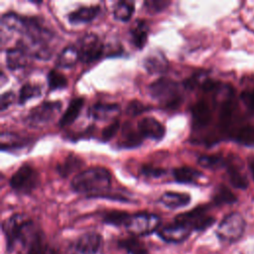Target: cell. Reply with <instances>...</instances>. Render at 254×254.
<instances>
[{"mask_svg": "<svg viewBox=\"0 0 254 254\" xmlns=\"http://www.w3.org/2000/svg\"><path fill=\"white\" fill-rule=\"evenodd\" d=\"M25 254H57L56 250L51 248L46 242V238L42 230L40 229L32 239L23 248Z\"/></svg>", "mask_w": 254, "mask_h": 254, "instance_id": "obj_19", "label": "cell"}, {"mask_svg": "<svg viewBox=\"0 0 254 254\" xmlns=\"http://www.w3.org/2000/svg\"><path fill=\"white\" fill-rule=\"evenodd\" d=\"M150 96L167 108L175 109L183 101L180 84L167 77H160L148 86Z\"/></svg>", "mask_w": 254, "mask_h": 254, "instance_id": "obj_3", "label": "cell"}, {"mask_svg": "<svg viewBox=\"0 0 254 254\" xmlns=\"http://www.w3.org/2000/svg\"><path fill=\"white\" fill-rule=\"evenodd\" d=\"M235 141L248 147H254V126L240 127L234 137Z\"/></svg>", "mask_w": 254, "mask_h": 254, "instance_id": "obj_36", "label": "cell"}, {"mask_svg": "<svg viewBox=\"0 0 254 254\" xmlns=\"http://www.w3.org/2000/svg\"><path fill=\"white\" fill-rule=\"evenodd\" d=\"M227 174L229 181L234 188L245 190L248 187L247 177L235 165H228Z\"/></svg>", "mask_w": 254, "mask_h": 254, "instance_id": "obj_30", "label": "cell"}, {"mask_svg": "<svg viewBox=\"0 0 254 254\" xmlns=\"http://www.w3.org/2000/svg\"><path fill=\"white\" fill-rule=\"evenodd\" d=\"M134 3L131 1H118L113 5V17L121 22L130 20L134 12Z\"/></svg>", "mask_w": 254, "mask_h": 254, "instance_id": "obj_28", "label": "cell"}, {"mask_svg": "<svg viewBox=\"0 0 254 254\" xmlns=\"http://www.w3.org/2000/svg\"><path fill=\"white\" fill-rule=\"evenodd\" d=\"M143 137L140 135L138 129L134 130L130 124L125 123L122 129V136L120 145L123 148H134L142 143Z\"/></svg>", "mask_w": 254, "mask_h": 254, "instance_id": "obj_27", "label": "cell"}, {"mask_svg": "<svg viewBox=\"0 0 254 254\" xmlns=\"http://www.w3.org/2000/svg\"><path fill=\"white\" fill-rule=\"evenodd\" d=\"M111 185V174L104 167H91L77 173L70 187L75 192L86 193L90 197H103Z\"/></svg>", "mask_w": 254, "mask_h": 254, "instance_id": "obj_2", "label": "cell"}, {"mask_svg": "<svg viewBox=\"0 0 254 254\" xmlns=\"http://www.w3.org/2000/svg\"><path fill=\"white\" fill-rule=\"evenodd\" d=\"M149 107L145 106L143 103H141L138 100H133L128 104V107L126 108V112L128 114H130L131 116H136L141 114L142 112H144L146 109H148Z\"/></svg>", "mask_w": 254, "mask_h": 254, "instance_id": "obj_42", "label": "cell"}, {"mask_svg": "<svg viewBox=\"0 0 254 254\" xmlns=\"http://www.w3.org/2000/svg\"><path fill=\"white\" fill-rule=\"evenodd\" d=\"M79 61L78 51L75 45H69L64 48L58 55L56 60V65L58 67H71Z\"/></svg>", "mask_w": 254, "mask_h": 254, "instance_id": "obj_24", "label": "cell"}, {"mask_svg": "<svg viewBox=\"0 0 254 254\" xmlns=\"http://www.w3.org/2000/svg\"><path fill=\"white\" fill-rule=\"evenodd\" d=\"M28 217L24 214L16 213L6 218L2 223V231L4 233L7 245V251H13L16 247L21 230Z\"/></svg>", "mask_w": 254, "mask_h": 254, "instance_id": "obj_10", "label": "cell"}, {"mask_svg": "<svg viewBox=\"0 0 254 254\" xmlns=\"http://www.w3.org/2000/svg\"><path fill=\"white\" fill-rule=\"evenodd\" d=\"M1 24L7 30L17 32L23 36L18 45L26 49L31 58L48 60L52 57L53 51L49 43L54 38V34L37 17H27L15 12H7L2 15Z\"/></svg>", "mask_w": 254, "mask_h": 254, "instance_id": "obj_1", "label": "cell"}, {"mask_svg": "<svg viewBox=\"0 0 254 254\" xmlns=\"http://www.w3.org/2000/svg\"><path fill=\"white\" fill-rule=\"evenodd\" d=\"M47 81L50 90L64 89L67 86L66 77L56 69H51L47 75Z\"/></svg>", "mask_w": 254, "mask_h": 254, "instance_id": "obj_35", "label": "cell"}, {"mask_svg": "<svg viewBox=\"0 0 254 254\" xmlns=\"http://www.w3.org/2000/svg\"><path fill=\"white\" fill-rule=\"evenodd\" d=\"M191 231L187 225L174 220V222L159 229L158 235L168 243H181L190 237Z\"/></svg>", "mask_w": 254, "mask_h": 254, "instance_id": "obj_11", "label": "cell"}, {"mask_svg": "<svg viewBox=\"0 0 254 254\" xmlns=\"http://www.w3.org/2000/svg\"><path fill=\"white\" fill-rule=\"evenodd\" d=\"M248 167H249V170L252 174V178L254 180V158L253 157L248 159Z\"/></svg>", "mask_w": 254, "mask_h": 254, "instance_id": "obj_44", "label": "cell"}, {"mask_svg": "<svg viewBox=\"0 0 254 254\" xmlns=\"http://www.w3.org/2000/svg\"><path fill=\"white\" fill-rule=\"evenodd\" d=\"M161 223V218L157 214L149 212H137L130 214L124 227L135 236L149 235L156 231Z\"/></svg>", "mask_w": 254, "mask_h": 254, "instance_id": "obj_6", "label": "cell"}, {"mask_svg": "<svg viewBox=\"0 0 254 254\" xmlns=\"http://www.w3.org/2000/svg\"><path fill=\"white\" fill-rule=\"evenodd\" d=\"M149 27L145 20L137 19L130 27L129 36L130 42L137 50H142L147 44Z\"/></svg>", "mask_w": 254, "mask_h": 254, "instance_id": "obj_17", "label": "cell"}, {"mask_svg": "<svg viewBox=\"0 0 254 254\" xmlns=\"http://www.w3.org/2000/svg\"><path fill=\"white\" fill-rule=\"evenodd\" d=\"M129 213L126 211L121 210H111L107 211L103 214L102 220L104 223L114 225V226H124L128 217Z\"/></svg>", "mask_w": 254, "mask_h": 254, "instance_id": "obj_34", "label": "cell"}, {"mask_svg": "<svg viewBox=\"0 0 254 254\" xmlns=\"http://www.w3.org/2000/svg\"><path fill=\"white\" fill-rule=\"evenodd\" d=\"M245 229V220L238 212H232L226 215L219 223L216 234L220 241L225 243H234L239 240Z\"/></svg>", "mask_w": 254, "mask_h": 254, "instance_id": "obj_7", "label": "cell"}, {"mask_svg": "<svg viewBox=\"0 0 254 254\" xmlns=\"http://www.w3.org/2000/svg\"><path fill=\"white\" fill-rule=\"evenodd\" d=\"M40 185V175L29 164L21 165L9 180L11 189L21 194H29Z\"/></svg>", "mask_w": 254, "mask_h": 254, "instance_id": "obj_4", "label": "cell"}, {"mask_svg": "<svg viewBox=\"0 0 254 254\" xmlns=\"http://www.w3.org/2000/svg\"><path fill=\"white\" fill-rule=\"evenodd\" d=\"M212 198L215 204H228L236 201L235 194L224 185H219L216 188Z\"/></svg>", "mask_w": 254, "mask_h": 254, "instance_id": "obj_33", "label": "cell"}, {"mask_svg": "<svg viewBox=\"0 0 254 254\" xmlns=\"http://www.w3.org/2000/svg\"><path fill=\"white\" fill-rule=\"evenodd\" d=\"M190 201V196L185 192H176V191H166L160 198L159 202L165 205L170 209H177L188 205Z\"/></svg>", "mask_w": 254, "mask_h": 254, "instance_id": "obj_21", "label": "cell"}, {"mask_svg": "<svg viewBox=\"0 0 254 254\" xmlns=\"http://www.w3.org/2000/svg\"><path fill=\"white\" fill-rule=\"evenodd\" d=\"M170 4V1L165 0H149L144 2V7L150 13H158L166 9Z\"/></svg>", "mask_w": 254, "mask_h": 254, "instance_id": "obj_38", "label": "cell"}, {"mask_svg": "<svg viewBox=\"0 0 254 254\" xmlns=\"http://www.w3.org/2000/svg\"><path fill=\"white\" fill-rule=\"evenodd\" d=\"M118 244L129 254H148V250L145 245L136 237L124 238L122 240H119Z\"/></svg>", "mask_w": 254, "mask_h": 254, "instance_id": "obj_32", "label": "cell"}, {"mask_svg": "<svg viewBox=\"0 0 254 254\" xmlns=\"http://www.w3.org/2000/svg\"><path fill=\"white\" fill-rule=\"evenodd\" d=\"M119 112L120 108L116 103L97 102L89 107L88 116L97 121H107L116 118Z\"/></svg>", "mask_w": 254, "mask_h": 254, "instance_id": "obj_15", "label": "cell"}, {"mask_svg": "<svg viewBox=\"0 0 254 254\" xmlns=\"http://www.w3.org/2000/svg\"><path fill=\"white\" fill-rule=\"evenodd\" d=\"M15 101V94L12 91H6L0 96V110L5 111Z\"/></svg>", "mask_w": 254, "mask_h": 254, "instance_id": "obj_43", "label": "cell"}, {"mask_svg": "<svg viewBox=\"0 0 254 254\" xmlns=\"http://www.w3.org/2000/svg\"><path fill=\"white\" fill-rule=\"evenodd\" d=\"M141 173L145 177L148 178H153V179H158L163 177L166 174V170L162 168H157L151 165H143L141 168Z\"/></svg>", "mask_w": 254, "mask_h": 254, "instance_id": "obj_39", "label": "cell"}, {"mask_svg": "<svg viewBox=\"0 0 254 254\" xmlns=\"http://www.w3.org/2000/svg\"><path fill=\"white\" fill-rule=\"evenodd\" d=\"M140 135L144 138H150L155 141H160L166 133L164 125L154 117H144L137 125Z\"/></svg>", "mask_w": 254, "mask_h": 254, "instance_id": "obj_13", "label": "cell"}, {"mask_svg": "<svg viewBox=\"0 0 254 254\" xmlns=\"http://www.w3.org/2000/svg\"><path fill=\"white\" fill-rule=\"evenodd\" d=\"M144 67L149 73L164 72L168 68V61L160 51H153L144 59Z\"/></svg>", "mask_w": 254, "mask_h": 254, "instance_id": "obj_20", "label": "cell"}, {"mask_svg": "<svg viewBox=\"0 0 254 254\" xmlns=\"http://www.w3.org/2000/svg\"><path fill=\"white\" fill-rule=\"evenodd\" d=\"M79 55V61L85 64L93 63L99 60L104 53V45L97 35L93 33L84 34L78 39L75 45Z\"/></svg>", "mask_w": 254, "mask_h": 254, "instance_id": "obj_8", "label": "cell"}, {"mask_svg": "<svg viewBox=\"0 0 254 254\" xmlns=\"http://www.w3.org/2000/svg\"><path fill=\"white\" fill-rule=\"evenodd\" d=\"M240 99L244 103V105L247 107V109L254 113V88L245 89L240 94Z\"/></svg>", "mask_w": 254, "mask_h": 254, "instance_id": "obj_40", "label": "cell"}, {"mask_svg": "<svg viewBox=\"0 0 254 254\" xmlns=\"http://www.w3.org/2000/svg\"><path fill=\"white\" fill-rule=\"evenodd\" d=\"M235 114V104L231 99H226L222 102L219 110V127L222 131L227 132L233 121Z\"/></svg>", "mask_w": 254, "mask_h": 254, "instance_id": "obj_26", "label": "cell"}, {"mask_svg": "<svg viewBox=\"0 0 254 254\" xmlns=\"http://www.w3.org/2000/svg\"><path fill=\"white\" fill-rule=\"evenodd\" d=\"M175 220L187 225L191 230H204L214 222V217L207 213L205 206H196L195 208L180 213Z\"/></svg>", "mask_w": 254, "mask_h": 254, "instance_id": "obj_9", "label": "cell"}, {"mask_svg": "<svg viewBox=\"0 0 254 254\" xmlns=\"http://www.w3.org/2000/svg\"><path fill=\"white\" fill-rule=\"evenodd\" d=\"M100 13V7L98 5L80 6L77 9L71 11L67 15V20L72 25L89 23L94 20Z\"/></svg>", "mask_w": 254, "mask_h": 254, "instance_id": "obj_16", "label": "cell"}, {"mask_svg": "<svg viewBox=\"0 0 254 254\" xmlns=\"http://www.w3.org/2000/svg\"><path fill=\"white\" fill-rule=\"evenodd\" d=\"M41 94H42V87L40 85L31 83V82H27L20 88L18 102H19V104L23 105L28 100L41 96Z\"/></svg>", "mask_w": 254, "mask_h": 254, "instance_id": "obj_31", "label": "cell"}, {"mask_svg": "<svg viewBox=\"0 0 254 254\" xmlns=\"http://www.w3.org/2000/svg\"><path fill=\"white\" fill-rule=\"evenodd\" d=\"M1 150H14L23 147L26 144V140L15 133L2 132L1 133Z\"/></svg>", "mask_w": 254, "mask_h": 254, "instance_id": "obj_29", "label": "cell"}, {"mask_svg": "<svg viewBox=\"0 0 254 254\" xmlns=\"http://www.w3.org/2000/svg\"><path fill=\"white\" fill-rule=\"evenodd\" d=\"M83 103H84V98H82V97H75V98L71 99L69 101L66 109L63 113L62 117L60 118L59 125L61 127H65V126H68L71 123H73L75 121V119L77 118V116L79 115L80 110L83 106Z\"/></svg>", "mask_w": 254, "mask_h": 254, "instance_id": "obj_22", "label": "cell"}, {"mask_svg": "<svg viewBox=\"0 0 254 254\" xmlns=\"http://www.w3.org/2000/svg\"><path fill=\"white\" fill-rule=\"evenodd\" d=\"M173 177L179 184H195L202 177V173L192 167L183 166L173 170Z\"/></svg>", "mask_w": 254, "mask_h": 254, "instance_id": "obj_23", "label": "cell"}, {"mask_svg": "<svg viewBox=\"0 0 254 254\" xmlns=\"http://www.w3.org/2000/svg\"><path fill=\"white\" fill-rule=\"evenodd\" d=\"M120 127V123L118 120H114L110 125H108L107 127L104 128V130L102 131V140L107 142L109 141L119 130Z\"/></svg>", "mask_w": 254, "mask_h": 254, "instance_id": "obj_41", "label": "cell"}, {"mask_svg": "<svg viewBox=\"0 0 254 254\" xmlns=\"http://www.w3.org/2000/svg\"><path fill=\"white\" fill-rule=\"evenodd\" d=\"M192 122L196 127H204L208 125L212 118V112L208 103L201 99L197 101L191 108Z\"/></svg>", "mask_w": 254, "mask_h": 254, "instance_id": "obj_18", "label": "cell"}, {"mask_svg": "<svg viewBox=\"0 0 254 254\" xmlns=\"http://www.w3.org/2000/svg\"><path fill=\"white\" fill-rule=\"evenodd\" d=\"M61 108V101H43L29 111L25 117V123L34 128L44 127L54 121Z\"/></svg>", "mask_w": 254, "mask_h": 254, "instance_id": "obj_5", "label": "cell"}, {"mask_svg": "<svg viewBox=\"0 0 254 254\" xmlns=\"http://www.w3.org/2000/svg\"><path fill=\"white\" fill-rule=\"evenodd\" d=\"M197 163L207 169H216L226 165L225 160L220 155H202L198 157Z\"/></svg>", "mask_w": 254, "mask_h": 254, "instance_id": "obj_37", "label": "cell"}, {"mask_svg": "<svg viewBox=\"0 0 254 254\" xmlns=\"http://www.w3.org/2000/svg\"><path fill=\"white\" fill-rule=\"evenodd\" d=\"M102 237L96 232L82 234L75 243L73 254H102Z\"/></svg>", "mask_w": 254, "mask_h": 254, "instance_id": "obj_12", "label": "cell"}, {"mask_svg": "<svg viewBox=\"0 0 254 254\" xmlns=\"http://www.w3.org/2000/svg\"><path fill=\"white\" fill-rule=\"evenodd\" d=\"M30 58L31 56L27 50L20 45L6 50L5 61L6 65L10 70H16L25 67L29 63Z\"/></svg>", "mask_w": 254, "mask_h": 254, "instance_id": "obj_14", "label": "cell"}, {"mask_svg": "<svg viewBox=\"0 0 254 254\" xmlns=\"http://www.w3.org/2000/svg\"><path fill=\"white\" fill-rule=\"evenodd\" d=\"M82 164L83 162L79 157L75 156L74 154H69L57 165V171L61 177L66 178L77 171L82 166Z\"/></svg>", "mask_w": 254, "mask_h": 254, "instance_id": "obj_25", "label": "cell"}]
</instances>
